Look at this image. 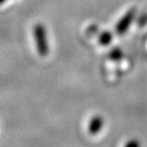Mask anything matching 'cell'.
Instances as JSON below:
<instances>
[{"instance_id": "cell-1", "label": "cell", "mask_w": 147, "mask_h": 147, "mask_svg": "<svg viewBox=\"0 0 147 147\" xmlns=\"http://www.w3.org/2000/svg\"><path fill=\"white\" fill-rule=\"evenodd\" d=\"M133 18H134V11L132 10V11H129L128 13L125 16V18H123L122 21L119 22V26H117V32H119V34H122L124 31L127 30V28H128L129 24L132 22Z\"/></svg>"}, {"instance_id": "cell-2", "label": "cell", "mask_w": 147, "mask_h": 147, "mask_svg": "<svg viewBox=\"0 0 147 147\" xmlns=\"http://www.w3.org/2000/svg\"><path fill=\"white\" fill-rule=\"evenodd\" d=\"M4 1H5V0H0V3H3Z\"/></svg>"}]
</instances>
